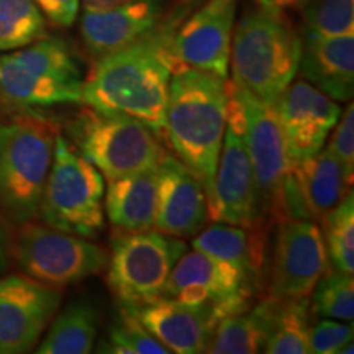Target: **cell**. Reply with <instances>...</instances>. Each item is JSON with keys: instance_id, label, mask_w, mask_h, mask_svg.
Listing matches in <instances>:
<instances>
[{"instance_id": "6da1fadb", "label": "cell", "mask_w": 354, "mask_h": 354, "mask_svg": "<svg viewBox=\"0 0 354 354\" xmlns=\"http://www.w3.org/2000/svg\"><path fill=\"white\" fill-rule=\"evenodd\" d=\"M179 13L154 26L130 46L97 57L82 82V104L100 112L125 113L162 133L171 76L177 61L171 41Z\"/></svg>"}, {"instance_id": "7a4b0ae2", "label": "cell", "mask_w": 354, "mask_h": 354, "mask_svg": "<svg viewBox=\"0 0 354 354\" xmlns=\"http://www.w3.org/2000/svg\"><path fill=\"white\" fill-rule=\"evenodd\" d=\"M227 79L189 66H177L172 73L162 131L174 156L202 184L210 214L227 127Z\"/></svg>"}, {"instance_id": "3957f363", "label": "cell", "mask_w": 354, "mask_h": 354, "mask_svg": "<svg viewBox=\"0 0 354 354\" xmlns=\"http://www.w3.org/2000/svg\"><path fill=\"white\" fill-rule=\"evenodd\" d=\"M302 38L284 12L250 8L232 35V82L272 104L299 73Z\"/></svg>"}, {"instance_id": "277c9868", "label": "cell", "mask_w": 354, "mask_h": 354, "mask_svg": "<svg viewBox=\"0 0 354 354\" xmlns=\"http://www.w3.org/2000/svg\"><path fill=\"white\" fill-rule=\"evenodd\" d=\"M82 69L69 44L43 37L0 53V100L19 109L82 104Z\"/></svg>"}, {"instance_id": "5b68a950", "label": "cell", "mask_w": 354, "mask_h": 354, "mask_svg": "<svg viewBox=\"0 0 354 354\" xmlns=\"http://www.w3.org/2000/svg\"><path fill=\"white\" fill-rule=\"evenodd\" d=\"M55 138L41 118L0 122V215L15 227L38 216Z\"/></svg>"}, {"instance_id": "8992f818", "label": "cell", "mask_w": 354, "mask_h": 354, "mask_svg": "<svg viewBox=\"0 0 354 354\" xmlns=\"http://www.w3.org/2000/svg\"><path fill=\"white\" fill-rule=\"evenodd\" d=\"M69 143L107 179L158 167V133L125 113L86 107L68 125Z\"/></svg>"}, {"instance_id": "52a82bcc", "label": "cell", "mask_w": 354, "mask_h": 354, "mask_svg": "<svg viewBox=\"0 0 354 354\" xmlns=\"http://www.w3.org/2000/svg\"><path fill=\"white\" fill-rule=\"evenodd\" d=\"M104 176L63 135H56L53 161L38 215L44 225L82 238H95L105 225Z\"/></svg>"}, {"instance_id": "ba28073f", "label": "cell", "mask_w": 354, "mask_h": 354, "mask_svg": "<svg viewBox=\"0 0 354 354\" xmlns=\"http://www.w3.org/2000/svg\"><path fill=\"white\" fill-rule=\"evenodd\" d=\"M187 245L161 232L122 233L112 241L107 282L118 302L143 305L159 299Z\"/></svg>"}, {"instance_id": "9c48e42d", "label": "cell", "mask_w": 354, "mask_h": 354, "mask_svg": "<svg viewBox=\"0 0 354 354\" xmlns=\"http://www.w3.org/2000/svg\"><path fill=\"white\" fill-rule=\"evenodd\" d=\"M12 256L25 276L57 289L95 276L109 263L107 251L88 238L30 221L20 225Z\"/></svg>"}, {"instance_id": "30bf717a", "label": "cell", "mask_w": 354, "mask_h": 354, "mask_svg": "<svg viewBox=\"0 0 354 354\" xmlns=\"http://www.w3.org/2000/svg\"><path fill=\"white\" fill-rule=\"evenodd\" d=\"M227 127L215 172V205L210 218L243 228H256L264 216L248 153L245 113L233 84L227 82Z\"/></svg>"}, {"instance_id": "8fae6325", "label": "cell", "mask_w": 354, "mask_h": 354, "mask_svg": "<svg viewBox=\"0 0 354 354\" xmlns=\"http://www.w3.org/2000/svg\"><path fill=\"white\" fill-rule=\"evenodd\" d=\"M254 282L234 266L198 250L185 251L167 279L161 297L184 304H209L218 310L221 320L246 312Z\"/></svg>"}, {"instance_id": "7c38bea8", "label": "cell", "mask_w": 354, "mask_h": 354, "mask_svg": "<svg viewBox=\"0 0 354 354\" xmlns=\"http://www.w3.org/2000/svg\"><path fill=\"white\" fill-rule=\"evenodd\" d=\"M63 302V292L25 274L0 276V354L32 353Z\"/></svg>"}, {"instance_id": "4fadbf2b", "label": "cell", "mask_w": 354, "mask_h": 354, "mask_svg": "<svg viewBox=\"0 0 354 354\" xmlns=\"http://www.w3.org/2000/svg\"><path fill=\"white\" fill-rule=\"evenodd\" d=\"M328 268L322 230L315 221H279L269 279V297L304 299Z\"/></svg>"}, {"instance_id": "5bb4252c", "label": "cell", "mask_w": 354, "mask_h": 354, "mask_svg": "<svg viewBox=\"0 0 354 354\" xmlns=\"http://www.w3.org/2000/svg\"><path fill=\"white\" fill-rule=\"evenodd\" d=\"M292 162L315 156L338 123L342 109L307 81H292L272 102Z\"/></svg>"}, {"instance_id": "9a60e30c", "label": "cell", "mask_w": 354, "mask_h": 354, "mask_svg": "<svg viewBox=\"0 0 354 354\" xmlns=\"http://www.w3.org/2000/svg\"><path fill=\"white\" fill-rule=\"evenodd\" d=\"M236 10L238 0H207L177 26L171 41L177 64L227 79Z\"/></svg>"}, {"instance_id": "2e32d148", "label": "cell", "mask_w": 354, "mask_h": 354, "mask_svg": "<svg viewBox=\"0 0 354 354\" xmlns=\"http://www.w3.org/2000/svg\"><path fill=\"white\" fill-rule=\"evenodd\" d=\"M233 87L245 113L246 145L258 187L259 207L261 212L269 214L282 177L292 161L287 154L284 135L272 104H266L234 84Z\"/></svg>"}, {"instance_id": "e0dca14e", "label": "cell", "mask_w": 354, "mask_h": 354, "mask_svg": "<svg viewBox=\"0 0 354 354\" xmlns=\"http://www.w3.org/2000/svg\"><path fill=\"white\" fill-rule=\"evenodd\" d=\"M141 325L169 353H207L221 315L214 305L184 304L159 297L143 305H131Z\"/></svg>"}, {"instance_id": "ac0fdd59", "label": "cell", "mask_w": 354, "mask_h": 354, "mask_svg": "<svg viewBox=\"0 0 354 354\" xmlns=\"http://www.w3.org/2000/svg\"><path fill=\"white\" fill-rule=\"evenodd\" d=\"M209 220V201L202 184L174 154L162 153L158 162L154 228L184 240L201 233Z\"/></svg>"}, {"instance_id": "d6986e66", "label": "cell", "mask_w": 354, "mask_h": 354, "mask_svg": "<svg viewBox=\"0 0 354 354\" xmlns=\"http://www.w3.org/2000/svg\"><path fill=\"white\" fill-rule=\"evenodd\" d=\"M161 19V0H135L105 10H84L81 37L87 50L102 57L146 37Z\"/></svg>"}, {"instance_id": "ffe728a7", "label": "cell", "mask_w": 354, "mask_h": 354, "mask_svg": "<svg viewBox=\"0 0 354 354\" xmlns=\"http://www.w3.org/2000/svg\"><path fill=\"white\" fill-rule=\"evenodd\" d=\"M299 73L305 81L338 102L353 99L354 33L302 39Z\"/></svg>"}, {"instance_id": "44dd1931", "label": "cell", "mask_w": 354, "mask_h": 354, "mask_svg": "<svg viewBox=\"0 0 354 354\" xmlns=\"http://www.w3.org/2000/svg\"><path fill=\"white\" fill-rule=\"evenodd\" d=\"M158 205V167L109 179L105 212L113 228L123 233L154 228Z\"/></svg>"}, {"instance_id": "7402d4cb", "label": "cell", "mask_w": 354, "mask_h": 354, "mask_svg": "<svg viewBox=\"0 0 354 354\" xmlns=\"http://www.w3.org/2000/svg\"><path fill=\"white\" fill-rule=\"evenodd\" d=\"M59 312V310H57ZM100 312L91 300L79 299L56 313L44 338L35 348L38 354H88L99 335Z\"/></svg>"}, {"instance_id": "603a6c76", "label": "cell", "mask_w": 354, "mask_h": 354, "mask_svg": "<svg viewBox=\"0 0 354 354\" xmlns=\"http://www.w3.org/2000/svg\"><path fill=\"white\" fill-rule=\"evenodd\" d=\"M258 227L243 228L220 221L197 233L196 240L192 241V248L234 266L256 282L261 274L264 256V241L258 236Z\"/></svg>"}, {"instance_id": "cb8c5ba5", "label": "cell", "mask_w": 354, "mask_h": 354, "mask_svg": "<svg viewBox=\"0 0 354 354\" xmlns=\"http://www.w3.org/2000/svg\"><path fill=\"white\" fill-rule=\"evenodd\" d=\"M297 165V162H295ZM300 183L313 221H320L351 192L339 161L328 148L297 165Z\"/></svg>"}, {"instance_id": "d4e9b609", "label": "cell", "mask_w": 354, "mask_h": 354, "mask_svg": "<svg viewBox=\"0 0 354 354\" xmlns=\"http://www.w3.org/2000/svg\"><path fill=\"white\" fill-rule=\"evenodd\" d=\"M269 297L254 308L233 313L218 322L207 353L253 354L263 351L269 336Z\"/></svg>"}, {"instance_id": "484cf974", "label": "cell", "mask_w": 354, "mask_h": 354, "mask_svg": "<svg viewBox=\"0 0 354 354\" xmlns=\"http://www.w3.org/2000/svg\"><path fill=\"white\" fill-rule=\"evenodd\" d=\"M269 336L263 351L269 354H305L308 346V297H269Z\"/></svg>"}, {"instance_id": "4316f807", "label": "cell", "mask_w": 354, "mask_h": 354, "mask_svg": "<svg viewBox=\"0 0 354 354\" xmlns=\"http://www.w3.org/2000/svg\"><path fill=\"white\" fill-rule=\"evenodd\" d=\"M46 37V19L33 0H0V53Z\"/></svg>"}, {"instance_id": "83f0119b", "label": "cell", "mask_w": 354, "mask_h": 354, "mask_svg": "<svg viewBox=\"0 0 354 354\" xmlns=\"http://www.w3.org/2000/svg\"><path fill=\"white\" fill-rule=\"evenodd\" d=\"M99 353L112 354H169L148 330L141 325L131 305L118 302L110 322L107 336L97 348Z\"/></svg>"}, {"instance_id": "f1b7e54d", "label": "cell", "mask_w": 354, "mask_h": 354, "mask_svg": "<svg viewBox=\"0 0 354 354\" xmlns=\"http://www.w3.org/2000/svg\"><path fill=\"white\" fill-rule=\"evenodd\" d=\"M323 243L331 269L354 272V196L353 190L322 220Z\"/></svg>"}, {"instance_id": "f546056e", "label": "cell", "mask_w": 354, "mask_h": 354, "mask_svg": "<svg viewBox=\"0 0 354 354\" xmlns=\"http://www.w3.org/2000/svg\"><path fill=\"white\" fill-rule=\"evenodd\" d=\"M312 294V313L318 318L353 322L354 317V279L353 274L330 271L323 274Z\"/></svg>"}, {"instance_id": "4dcf8cb0", "label": "cell", "mask_w": 354, "mask_h": 354, "mask_svg": "<svg viewBox=\"0 0 354 354\" xmlns=\"http://www.w3.org/2000/svg\"><path fill=\"white\" fill-rule=\"evenodd\" d=\"M304 38L354 33V0H307Z\"/></svg>"}, {"instance_id": "1f68e13d", "label": "cell", "mask_w": 354, "mask_h": 354, "mask_svg": "<svg viewBox=\"0 0 354 354\" xmlns=\"http://www.w3.org/2000/svg\"><path fill=\"white\" fill-rule=\"evenodd\" d=\"M353 342L351 323H339L333 318H323L308 330L310 353L339 354L348 343Z\"/></svg>"}, {"instance_id": "d6a6232c", "label": "cell", "mask_w": 354, "mask_h": 354, "mask_svg": "<svg viewBox=\"0 0 354 354\" xmlns=\"http://www.w3.org/2000/svg\"><path fill=\"white\" fill-rule=\"evenodd\" d=\"M328 149L335 154L342 165L348 183L353 184L354 177V105L349 100L348 109L344 110L343 118L336 123Z\"/></svg>"}, {"instance_id": "836d02e7", "label": "cell", "mask_w": 354, "mask_h": 354, "mask_svg": "<svg viewBox=\"0 0 354 354\" xmlns=\"http://www.w3.org/2000/svg\"><path fill=\"white\" fill-rule=\"evenodd\" d=\"M39 10L55 26L68 28L76 21L81 0H33Z\"/></svg>"}, {"instance_id": "e575fe53", "label": "cell", "mask_w": 354, "mask_h": 354, "mask_svg": "<svg viewBox=\"0 0 354 354\" xmlns=\"http://www.w3.org/2000/svg\"><path fill=\"white\" fill-rule=\"evenodd\" d=\"M12 259V236L8 221L0 215V276H3Z\"/></svg>"}, {"instance_id": "d590c367", "label": "cell", "mask_w": 354, "mask_h": 354, "mask_svg": "<svg viewBox=\"0 0 354 354\" xmlns=\"http://www.w3.org/2000/svg\"><path fill=\"white\" fill-rule=\"evenodd\" d=\"M258 3V7L266 8V10H276V12H284L289 8H295L307 3V0H254Z\"/></svg>"}, {"instance_id": "8d00e7d4", "label": "cell", "mask_w": 354, "mask_h": 354, "mask_svg": "<svg viewBox=\"0 0 354 354\" xmlns=\"http://www.w3.org/2000/svg\"><path fill=\"white\" fill-rule=\"evenodd\" d=\"M130 2H135V0H81L84 10H105V8H113Z\"/></svg>"}]
</instances>
